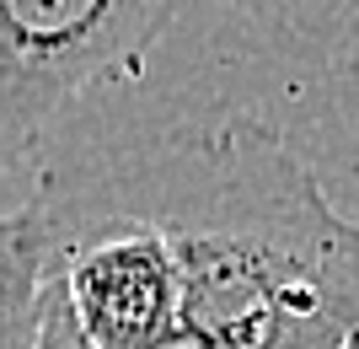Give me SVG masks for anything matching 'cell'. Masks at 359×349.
<instances>
[{
    "label": "cell",
    "mask_w": 359,
    "mask_h": 349,
    "mask_svg": "<svg viewBox=\"0 0 359 349\" xmlns=\"http://www.w3.org/2000/svg\"><path fill=\"white\" fill-rule=\"evenodd\" d=\"M75 172L172 242L188 338L220 349H348L359 338V220L332 210L269 124L172 129Z\"/></svg>",
    "instance_id": "obj_1"
},
{
    "label": "cell",
    "mask_w": 359,
    "mask_h": 349,
    "mask_svg": "<svg viewBox=\"0 0 359 349\" xmlns=\"http://www.w3.org/2000/svg\"><path fill=\"white\" fill-rule=\"evenodd\" d=\"M182 0H0V183L38 162L70 107L140 65Z\"/></svg>",
    "instance_id": "obj_2"
},
{
    "label": "cell",
    "mask_w": 359,
    "mask_h": 349,
    "mask_svg": "<svg viewBox=\"0 0 359 349\" xmlns=\"http://www.w3.org/2000/svg\"><path fill=\"white\" fill-rule=\"evenodd\" d=\"M48 215L32 199L0 215V349H32L48 296Z\"/></svg>",
    "instance_id": "obj_3"
},
{
    "label": "cell",
    "mask_w": 359,
    "mask_h": 349,
    "mask_svg": "<svg viewBox=\"0 0 359 349\" xmlns=\"http://www.w3.org/2000/svg\"><path fill=\"white\" fill-rule=\"evenodd\" d=\"M231 6L306 44H344L359 32V0H231Z\"/></svg>",
    "instance_id": "obj_4"
},
{
    "label": "cell",
    "mask_w": 359,
    "mask_h": 349,
    "mask_svg": "<svg viewBox=\"0 0 359 349\" xmlns=\"http://www.w3.org/2000/svg\"><path fill=\"white\" fill-rule=\"evenodd\" d=\"M32 349H86V338L75 334L70 322V306H65L60 285L48 279V296H43V328H38V344Z\"/></svg>",
    "instance_id": "obj_5"
}]
</instances>
